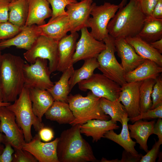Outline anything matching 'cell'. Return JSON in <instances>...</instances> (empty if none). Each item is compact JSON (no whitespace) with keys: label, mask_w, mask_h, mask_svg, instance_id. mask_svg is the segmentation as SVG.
Listing matches in <instances>:
<instances>
[{"label":"cell","mask_w":162,"mask_h":162,"mask_svg":"<svg viewBox=\"0 0 162 162\" xmlns=\"http://www.w3.org/2000/svg\"><path fill=\"white\" fill-rule=\"evenodd\" d=\"M80 125H72L58 137L56 151L59 162L99 161L91 146L81 135Z\"/></svg>","instance_id":"6da1fadb"},{"label":"cell","mask_w":162,"mask_h":162,"mask_svg":"<svg viewBox=\"0 0 162 162\" xmlns=\"http://www.w3.org/2000/svg\"><path fill=\"white\" fill-rule=\"evenodd\" d=\"M24 60L10 53L2 55L0 61V87L2 101L14 102L24 87Z\"/></svg>","instance_id":"7a4b0ae2"},{"label":"cell","mask_w":162,"mask_h":162,"mask_svg":"<svg viewBox=\"0 0 162 162\" xmlns=\"http://www.w3.org/2000/svg\"><path fill=\"white\" fill-rule=\"evenodd\" d=\"M146 17L136 0H130L124 6L119 8L109 22L107 27L109 34L115 39L138 35Z\"/></svg>","instance_id":"3957f363"},{"label":"cell","mask_w":162,"mask_h":162,"mask_svg":"<svg viewBox=\"0 0 162 162\" xmlns=\"http://www.w3.org/2000/svg\"><path fill=\"white\" fill-rule=\"evenodd\" d=\"M100 98L91 91L85 97L80 94L69 95L68 103L75 118L70 124L82 125L94 119L110 120V116L104 112L100 107Z\"/></svg>","instance_id":"277c9868"},{"label":"cell","mask_w":162,"mask_h":162,"mask_svg":"<svg viewBox=\"0 0 162 162\" xmlns=\"http://www.w3.org/2000/svg\"><path fill=\"white\" fill-rule=\"evenodd\" d=\"M14 102L6 107L14 113L16 122L22 130L25 141L28 142L33 138L31 131L32 126L36 131H38L44 127V124L33 111L29 89L24 87L18 98Z\"/></svg>","instance_id":"5b68a950"},{"label":"cell","mask_w":162,"mask_h":162,"mask_svg":"<svg viewBox=\"0 0 162 162\" xmlns=\"http://www.w3.org/2000/svg\"><path fill=\"white\" fill-rule=\"evenodd\" d=\"M114 40L109 34L103 40L106 48L97 58L99 64L98 68L103 74L121 86L126 82L123 69L115 55L116 50Z\"/></svg>","instance_id":"8992f818"},{"label":"cell","mask_w":162,"mask_h":162,"mask_svg":"<svg viewBox=\"0 0 162 162\" xmlns=\"http://www.w3.org/2000/svg\"><path fill=\"white\" fill-rule=\"evenodd\" d=\"M58 42L43 35H40L30 48L23 54L25 59L30 64H33L38 58L49 61L51 73L56 71L58 62Z\"/></svg>","instance_id":"52a82bcc"},{"label":"cell","mask_w":162,"mask_h":162,"mask_svg":"<svg viewBox=\"0 0 162 162\" xmlns=\"http://www.w3.org/2000/svg\"><path fill=\"white\" fill-rule=\"evenodd\" d=\"M81 91L89 90L95 96L111 101L118 98L121 86L103 74H94L90 78L78 83Z\"/></svg>","instance_id":"ba28073f"},{"label":"cell","mask_w":162,"mask_h":162,"mask_svg":"<svg viewBox=\"0 0 162 162\" xmlns=\"http://www.w3.org/2000/svg\"><path fill=\"white\" fill-rule=\"evenodd\" d=\"M119 8L118 5L105 2L103 4L97 5L95 3L91 13L92 16L88 22L90 32L96 40L100 41L109 35L108 25Z\"/></svg>","instance_id":"9c48e42d"},{"label":"cell","mask_w":162,"mask_h":162,"mask_svg":"<svg viewBox=\"0 0 162 162\" xmlns=\"http://www.w3.org/2000/svg\"><path fill=\"white\" fill-rule=\"evenodd\" d=\"M47 63V59L38 58L33 64L24 63V87L29 89L40 88L47 90L53 86L54 83L50 78L51 73Z\"/></svg>","instance_id":"30bf717a"},{"label":"cell","mask_w":162,"mask_h":162,"mask_svg":"<svg viewBox=\"0 0 162 162\" xmlns=\"http://www.w3.org/2000/svg\"><path fill=\"white\" fill-rule=\"evenodd\" d=\"M0 132L4 135L5 142L14 149L22 148L26 142L22 130L16 122L14 113L6 106L0 107Z\"/></svg>","instance_id":"8fae6325"},{"label":"cell","mask_w":162,"mask_h":162,"mask_svg":"<svg viewBox=\"0 0 162 162\" xmlns=\"http://www.w3.org/2000/svg\"><path fill=\"white\" fill-rule=\"evenodd\" d=\"M80 31L81 36L77 42L73 58L74 64L80 60L97 58L99 54L106 48L104 42L93 37L87 28H83Z\"/></svg>","instance_id":"7c38bea8"},{"label":"cell","mask_w":162,"mask_h":162,"mask_svg":"<svg viewBox=\"0 0 162 162\" xmlns=\"http://www.w3.org/2000/svg\"><path fill=\"white\" fill-rule=\"evenodd\" d=\"M95 3L93 0H81L67 6L66 11L71 33L88 28L91 13Z\"/></svg>","instance_id":"4fadbf2b"},{"label":"cell","mask_w":162,"mask_h":162,"mask_svg":"<svg viewBox=\"0 0 162 162\" xmlns=\"http://www.w3.org/2000/svg\"><path fill=\"white\" fill-rule=\"evenodd\" d=\"M58 138L48 142H41L38 134L30 142H26L22 148L31 153L39 162H59L57 154Z\"/></svg>","instance_id":"5bb4252c"},{"label":"cell","mask_w":162,"mask_h":162,"mask_svg":"<svg viewBox=\"0 0 162 162\" xmlns=\"http://www.w3.org/2000/svg\"><path fill=\"white\" fill-rule=\"evenodd\" d=\"M141 82H126L121 86L118 100L124 106L129 118L140 113L139 87Z\"/></svg>","instance_id":"9a60e30c"},{"label":"cell","mask_w":162,"mask_h":162,"mask_svg":"<svg viewBox=\"0 0 162 162\" xmlns=\"http://www.w3.org/2000/svg\"><path fill=\"white\" fill-rule=\"evenodd\" d=\"M41 35L39 26L33 25L24 26L21 31L14 37L0 40V50L12 46L19 49L29 50L35 40Z\"/></svg>","instance_id":"2e32d148"},{"label":"cell","mask_w":162,"mask_h":162,"mask_svg":"<svg viewBox=\"0 0 162 162\" xmlns=\"http://www.w3.org/2000/svg\"><path fill=\"white\" fill-rule=\"evenodd\" d=\"M79 37L77 32L71 33L69 35L67 34L58 41V62L57 71L63 72L73 65V58Z\"/></svg>","instance_id":"e0dca14e"},{"label":"cell","mask_w":162,"mask_h":162,"mask_svg":"<svg viewBox=\"0 0 162 162\" xmlns=\"http://www.w3.org/2000/svg\"><path fill=\"white\" fill-rule=\"evenodd\" d=\"M114 44L117 55L121 58V64L124 74L134 69L145 59L136 53L125 38L115 39Z\"/></svg>","instance_id":"ac0fdd59"},{"label":"cell","mask_w":162,"mask_h":162,"mask_svg":"<svg viewBox=\"0 0 162 162\" xmlns=\"http://www.w3.org/2000/svg\"><path fill=\"white\" fill-rule=\"evenodd\" d=\"M28 14L25 26L46 23L45 20L51 17L52 10L47 0H27Z\"/></svg>","instance_id":"d6986e66"},{"label":"cell","mask_w":162,"mask_h":162,"mask_svg":"<svg viewBox=\"0 0 162 162\" xmlns=\"http://www.w3.org/2000/svg\"><path fill=\"white\" fill-rule=\"evenodd\" d=\"M162 72V67L154 62L145 59L141 64L133 70L124 74V79L126 82L142 81L156 79Z\"/></svg>","instance_id":"ffe728a7"},{"label":"cell","mask_w":162,"mask_h":162,"mask_svg":"<svg viewBox=\"0 0 162 162\" xmlns=\"http://www.w3.org/2000/svg\"><path fill=\"white\" fill-rule=\"evenodd\" d=\"M119 126L117 123L111 119L108 120L94 119L87 121L81 125L80 131L87 136H91L93 142H97L104 134L111 130L118 129Z\"/></svg>","instance_id":"44dd1931"},{"label":"cell","mask_w":162,"mask_h":162,"mask_svg":"<svg viewBox=\"0 0 162 162\" xmlns=\"http://www.w3.org/2000/svg\"><path fill=\"white\" fill-rule=\"evenodd\" d=\"M129 118L127 113L122 118V128L121 133L117 134L114 130H112L106 133L104 138L111 140L122 147L124 150L136 156L140 155L135 149V147L136 142L134 141L131 137L128 127V122Z\"/></svg>","instance_id":"7402d4cb"},{"label":"cell","mask_w":162,"mask_h":162,"mask_svg":"<svg viewBox=\"0 0 162 162\" xmlns=\"http://www.w3.org/2000/svg\"><path fill=\"white\" fill-rule=\"evenodd\" d=\"M41 35L58 41L70 31V27L67 15L58 16L50 19L47 23L39 26Z\"/></svg>","instance_id":"603a6c76"},{"label":"cell","mask_w":162,"mask_h":162,"mask_svg":"<svg viewBox=\"0 0 162 162\" xmlns=\"http://www.w3.org/2000/svg\"><path fill=\"white\" fill-rule=\"evenodd\" d=\"M155 123L154 120L147 122L140 120L133 124H128L131 137L134 139L140 148L146 153L148 151L147 141L150 136L153 134Z\"/></svg>","instance_id":"cb8c5ba5"},{"label":"cell","mask_w":162,"mask_h":162,"mask_svg":"<svg viewBox=\"0 0 162 162\" xmlns=\"http://www.w3.org/2000/svg\"><path fill=\"white\" fill-rule=\"evenodd\" d=\"M29 90L33 111L40 121L42 122L43 116L54 100L46 90L40 88Z\"/></svg>","instance_id":"d4e9b609"},{"label":"cell","mask_w":162,"mask_h":162,"mask_svg":"<svg viewBox=\"0 0 162 162\" xmlns=\"http://www.w3.org/2000/svg\"><path fill=\"white\" fill-rule=\"evenodd\" d=\"M125 39L138 55L144 59L153 61L162 67L161 54L149 43L142 39L138 35Z\"/></svg>","instance_id":"484cf974"},{"label":"cell","mask_w":162,"mask_h":162,"mask_svg":"<svg viewBox=\"0 0 162 162\" xmlns=\"http://www.w3.org/2000/svg\"><path fill=\"white\" fill-rule=\"evenodd\" d=\"M46 118L59 124H70L74 117L68 103L54 100L45 113Z\"/></svg>","instance_id":"4316f807"},{"label":"cell","mask_w":162,"mask_h":162,"mask_svg":"<svg viewBox=\"0 0 162 162\" xmlns=\"http://www.w3.org/2000/svg\"><path fill=\"white\" fill-rule=\"evenodd\" d=\"M74 70L73 65L67 68L62 72L59 80L47 90L54 100L68 103V97L70 92L69 80Z\"/></svg>","instance_id":"83f0119b"},{"label":"cell","mask_w":162,"mask_h":162,"mask_svg":"<svg viewBox=\"0 0 162 162\" xmlns=\"http://www.w3.org/2000/svg\"><path fill=\"white\" fill-rule=\"evenodd\" d=\"M138 35L150 43L162 38V19L146 17Z\"/></svg>","instance_id":"f1b7e54d"},{"label":"cell","mask_w":162,"mask_h":162,"mask_svg":"<svg viewBox=\"0 0 162 162\" xmlns=\"http://www.w3.org/2000/svg\"><path fill=\"white\" fill-rule=\"evenodd\" d=\"M9 8L8 21L20 27L25 26L28 14L27 0L10 2Z\"/></svg>","instance_id":"f546056e"},{"label":"cell","mask_w":162,"mask_h":162,"mask_svg":"<svg viewBox=\"0 0 162 162\" xmlns=\"http://www.w3.org/2000/svg\"><path fill=\"white\" fill-rule=\"evenodd\" d=\"M84 61V63L80 68L74 70L69 79L70 91L76 84L91 77L94 74V70L99 67L96 58L88 59Z\"/></svg>","instance_id":"4dcf8cb0"},{"label":"cell","mask_w":162,"mask_h":162,"mask_svg":"<svg viewBox=\"0 0 162 162\" xmlns=\"http://www.w3.org/2000/svg\"><path fill=\"white\" fill-rule=\"evenodd\" d=\"M100 106L104 112L108 115L112 121L122 124V118L127 112L124 106L118 99L112 101L101 98Z\"/></svg>","instance_id":"1f68e13d"},{"label":"cell","mask_w":162,"mask_h":162,"mask_svg":"<svg viewBox=\"0 0 162 162\" xmlns=\"http://www.w3.org/2000/svg\"><path fill=\"white\" fill-rule=\"evenodd\" d=\"M155 82V79H152L141 82L139 87L140 113L151 109L152 105L151 94Z\"/></svg>","instance_id":"d6a6232c"},{"label":"cell","mask_w":162,"mask_h":162,"mask_svg":"<svg viewBox=\"0 0 162 162\" xmlns=\"http://www.w3.org/2000/svg\"><path fill=\"white\" fill-rule=\"evenodd\" d=\"M52 8V15L50 19L58 16L67 15L65 8L70 4L77 2L76 0H47Z\"/></svg>","instance_id":"836d02e7"},{"label":"cell","mask_w":162,"mask_h":162,"mask_svg":"<svg viewBox=\"0 0 162 162\" xmlns=\"http://www.w3.org/2000/svg\"><path fill=\"white\" fill-rule=\"evenodd\" d=\"M23 27H19L8 21L0 23V40L14 37L20 32Z\"/></svg>","instance_id":"e575fe53"},{"label":"cell","mask_w":162,"mask_h":162,"mask_svg":"<svg viewBox=\"0 0 162 162\" xmlns=\"http://www.w3.org/2000/svg\"><path fill=\"white\" fill-rule=\"evenodd\" d=\"M151 94L152 105L151 109L162 105V78L159 75L155 79Z\"/></svg>","instance_id":"d590c367"},{"label":"cell","mask_w":162,"mask_h":162,"mask_svg":"<svg viewBox=\"0 0 162 162\" xmlns=\"http://www.w3.org/2000/svg\"><path fill=\"white\" fill-rule=\"evenodd\" d=\"M158 118H162V105L154 109H150L146 112H141L138 116L129 118V120L133 123L135 121L140 120Z\"/></svg>","instance_id":"8d00e7d4"},{"label":"cell","mask_w":162,"mask_h":162,"mask_svg":"<svg viewBox=\"0 0 162 162\" xmlns=\"http://www.w3.org/2000/svg\"><path fill=\"white\" fill-rule=\"evenodd\" d=\"M12 162H37L38 160L31 153L22 148L14 149Z\"/></svg>","instance_id":"74e56055"},{"label":"cell","mask_w":162,"mask_h":162,"mask_svg":"<svg viewBox=\"0 0 162 162\" xmlns=\"http://www.w3.org/2000/svg\"><path fill=\"white\" fill-rule=\"evenodd\" d=\"M161 144L158 141H155L152 149L146 152L144 155H142L140 162H155L158 155L160 146Z\"/></svg>","instance_id":"f35d334b"},{"label":"cell","mask_w":162,"mask_h":162,"mask_svg":"<svg viewBox=\"0 0 162 162\" xmlns=\"http://www.w3.org/2000/svg\"><path fill=\"white\" fill-rule=\"evenodd\" d=\"M158 0H136L142 11L146 17H152L153 9Z\"/></svg>","instance_id":"ab89813d"},{"label":"cell","mask_w":162,"mask_h":162,"mask_svg":"<svg viewBox=\"0 0 162 162\" xmlns=\"http://www.w3.org/2000/svg\"><path fill=\"white\" fill-rule=\"evenodd\" d=\"M4 144L5 147L0 154V162H12L14 150L10 143L6 142Z\"/></svg>","instance_id":"60d3db41"},{"label":"cell","mask_w":162,"mask_h":162,"mask_svg":"<svg viewBox=\"0 0 162 162\" xmlns=\"http://www.w3.org/2000/svg\"><path fill=\"white\" fill-rule=\"evenodd\" d=\"M10 0H0V23L8 21Z\"/></svg>","instance_id":"b9f144b4"},{"label":"cell","mask_w":162,"mask_h":162,"mask_svg":"<svg viewBox=\"0 0 162 162\" xmlns=\"http://www.w3.org/2000/svg\"><path fill=\"white\" fill-rule=\"evenodd\" d=\"M38 132L41 140L45 142L50 141L54 137V132L52 129L49 128L44 127Z\"/></svg>","instance_id":"7bdbcfd3"},{"label":"cell","mask_w":162,"mask_h":162,"mask_svg":"<svg viewBox=\"0 0 162 162\" xmlns=\"http://www.w3.org/2000/svg\"><path fill=\"white\" fill-rule=\"evenodd\" d=\"M142 155L141 154L138 156H134L124 150L123 152L122 158L120 162H139Z\"/></svg>","instance_id":"ee69618b"},{"label":"cell","mask_w":162,"mask_h":162,"mask_svg":"<svg viewBox=\"0 0 162 162\" xmlns=\"http://www.w3.org/2000/svg\"><path fill=\"white\" fill-rule=\"evenodd\" d=\"M153 134L157 135L158 138V141L162 144V119L158 118L155 123L153 129Z\"/></svg>","instance_id":"f6af8a7d"},{"label":"cell","mask_w":162,"mask_h":162,"mask_svg":"<svg viewBox=\"0 0 162 162\" xmlns=\"http://www.w3.org/2000/svg\"><path fill=\"white\" fill-rule=\"evenodd\" d=\"M152 16L156 19H162V0H159L154 7L152 12Z\"/></svg>","instance_id":"bcb514c9"},{"label":"cell","mask_w":162,"mask_h":162,"mask_svg":"<svg viewBox=\"0 0 162 162\" xmlns=\"http://www.w3.org/2000/svg\"><path fill=\"white\" fill-rule=\"evenodd\" d=\"M149 44L153 48L162 54V38Z\"/></svg>","instance_id":"7dc6e473"},{"label":"cell","mask_w":162,"mask_h":162,"mask_svg":"<svg viewBox=\"0 0 162 162\" xmlns=\"http://www.w3.org/2000/svg\"><path fill=\"white\" fill-rule=\"evenodd\" d=\"M6 140L4 135L0 132V145H1V143H3L4 144Z\"/></svg>","instance_id":"c3c4849f"},{"label":"cell","mask_w":162,"mask_h":162,"mask_svg":"<svg viewBox=\"0 0 162 162\" xmlns=\"http://www.w3.org/2000/svg\"><path fill=\"white\" fill-rule=\"evenodd\" d=\"M100 162H120V160L118 159L112 160H108L106 158H103Z\"/></svg>","instance_id":"681fc988"},{"label":"cell","mask_w":162,"mask_h":162,"mask_svg":"<svg viewBox=\"0 0 162 162\" xmlns=\"http://www.w3.org/2000/svg\"><path fill=\"white\" fill-rule=\"evenodd\" d=\"M128 0H122L121 2L118 4L119 8L124 6L127 4Z\"/></svg>","instance_id":"f907efd6"},{"label":"cell","mask_w":162,"mask_h":162,"mask_svg":"<svg viewBox=\"0 0 162 162\" xmlns=\"http://www.w3.org/2000/svg\"><path fill=\"white\" fill-rule=\"evenodd\" d=\"M10 102H4L3 101H0V107L1 106H8L11 104Z\"/></svg>","instance_id":"816d5d0a"},{"label":"cell","mask_w":162,"mask_h":162,"mask_svg":"<svg viewBox=\"0 0 162 162\" xmlns=\"http://www.w3.org/2000/svg\"><path fill=\"white\" fill-rule=\"evenodd\" d=\"M1 50H0V58L1 57V56H2V53H1ZM0 101H2V95L0 89Z\"/></svg>","instance_id":"f5cc1de1"},{"label":"cell","mask_w":162,"mask_h":162,"mask_svg":"<svg viewBox=\"0 0 162 162\" xmlns=\"http://www.w3.org/2000/svg\"><path fill=\"white\" fill-rule=\"evenodd\" d=\"M4 148V147L2 145H0V154L2 153Z\"/></svg>","instance_id":"db71d44e"},{"label":"cell","mask_w":162,"mask_h":162,"mask_svg":"<svg viewBox=\"0 0 162 162\" xmlns=\"http://www.w3.org/2000/svg\"><path fill=\"white\" fill-rule=\"evenodd\" d=\"M16 0H10V2H13L16 1Z\"/></svg>","instance_id":"11a10c76"}]
</instances>
